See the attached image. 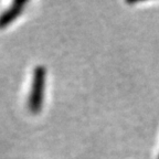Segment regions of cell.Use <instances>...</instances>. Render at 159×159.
<instances>
[{
    "label": "cell",
    "instance_id": "obj_1",
    "mask_svg": "<svg viewBox=\"0 0 159 159\" xmlns=\"http://www.w3.org/2000/svg\"><path fill=\"white\" fill-rule=\"evenodd\" d=\"M45 84V72L42 67L34 70L33 81L31 85V92L29 95V108L31 112L38 113L42 107L43 92Z\"/></svg>",
    "mask_w": 159,
    "mask_h": 159
},
{
    "label": "cell",
    "instance_id": "obj_2",
    "mask_svg": "<svg viewBox=\"0 0 159 159\" xmlns=\"http://www.w3.org/2000/svg\"><path fill=\"white\" fill-rule=\"evenodd\" d=\"M25 2L23 1H16L12 3V6L8 8L5 12L0 15V29H5L9 25L15 21L22 12L23 7H25Z\"/></svg>",
    "mask_w": 159,
    "mask_h": 159
}]
</instances>
